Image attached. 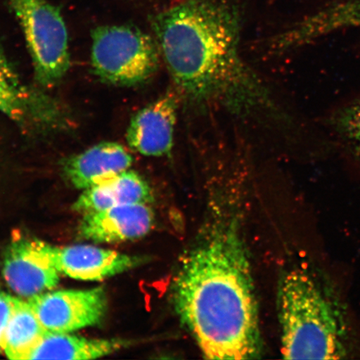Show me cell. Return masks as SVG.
Masks as SVG:
<instances>
[{
  "label": "cell",
  "mask_w": 360,
  "mask_h": 360,
  "mask_svg": "<svg viewBox=\"0 0 360 360\" xmlns=\"http://www.w3.org/2000/svg\"><path fill=\"white\" fill-rule=\"evenodd\" d=\"M152 29L175 91L196 107L233 115H280L272 94L240 53L241 15L228 0H184L158 13Z\"/></svg>",
  "instance_id": "6da1fadb"
},
{
  "label": "cell",
  "mask_w": 360,
  "mask_h": 360,
  "mask_svg": "<svg viewBox=\"0 0 360 360\" xmlns=\"http://www.w3.org/2000/svg\"><path fill=\"white\" fill-rule=\"evenodd\" d=\"M172 296L175 312L205 359L259 358L258 303L249 255L236 222L210 229L184 255Z\"/></svg>",
  "instance_id": "7a4b0ae2"
},
{
  "label": "cell",
  "mask_w": 360,
  "mask_h": 360,
  "mask_svg": "<svg viewBox=\"0 0 360 360\" xmlns=\"http://www.w3.org/2000/svg\"><path fill=\"white\" fill-rule=\"evenodd\" d=\"M277 306L283 358H345L346 331L339 307L307 270L295 267L282 274Z\"/></svg>",
  "instance_id": "3957f363"
},
{
  "label": "cell",
  "mask_w": 360,
  "mask_h": 360,
  "mask_svg": "<svg viewBox=\"0 0 360 360\" xmlns=\"http://www.w3.org/2000/svg\"><path fill=\"white\" fill-rule=\"evenodd\" d=\"M160 52L155 39L128 25L98 27L92 33L91 66L105 83L134 86L155 75Z\"/></svg>",
  "instance_id": "277c9868"
},
{
  "label": "cell",
  "mask_w": 360,
  "mask_h": 360,
  "mask_svg": "<svg viewBox=\"0 0 360 360\" xmlns=\"http://www.w3.org/2000/svg\"><path fill=\"white\" fill-rule=\"evenodd\" d=\"M33 62L34 77L53 86L70 67L69 35L60 10L48 0H8Z\"/></svg>",
  "instance_id": "5b68a950"
},
{
  "label": "cell",
  "mask_w": 360,
  "mask_h": 360,
  "mask_svg": "<svg viewBox=\"0 0 360 360\" xmlns=\"http://www.w3.org/2000/svg\"><path fill=\"white\" fill-rule=\"evenodd\" d=\"M28 302L48 331L71 333L98 325L105 318L108 300L103 288L44 292Z\"/></svg>",
  "instance_id": "8992f818"
},
{
  "label": "cell",
  "mask_w": 360,
  "mask_h": 360,
  "mask_svg": "<svg viewBox=\"0 0 360 360\" xmlns=\"http://www.w3.org/2000/svg\"><path fill=\"white\" fill-rule=\"evenodd\" d=\"M44 254L58 272L84 281H101L117 276L147 260L141 256L120 253L93 245L53 246L40 241Z\"/></svg>",
  "instance_id": "52a82bcc"
},
{
  "label": "cell",
  "mask_w": 360,
  "mask_h": 360,
  "mask_svg": "<svg viewBox=\"0 0 360 360\" xmlns=\"http://www.w3.org/2000/svg\"><path fill=\"white\" fill-rule=\"evenodd\" d=\"M179 98L176 91L166 93L132 117L126 133L131 150L148 157L171 155Z\"/></svg>",
  "instance_id": "ba28073f"
},
{
  "label": "cell",
  "mask_w": 360,
  "mask_h": 360,
  "mask_svg": "<svg viewBox=\"0 0 360 360\" xmlns=\"http://www.w3.org/2000/svg\"><path fill=\"white\" fill-rule=\"evenodd\" d=\"M60 274L44 254L40 240L20 238L7 247L3 276L16 294L30 299L51 290L60 282Z\"/></svg>",
  "instance_id": "9c48e42d"
},
{
  "label": "cell",
  "mask_w": 360,
  "mask_h": 360,
  "mask_svg": "<svg viewBox=\"0 0 360 360\" xmlns=\"http://www.w3.org/2000/svg\"><path fill=\"white\" fill-rule=\"evenodd\" d=\"M0 112L21 125L52 124L60 117L55 102L26 85L1 49Z\"/></svg>",
  "instance_id": "30bf717a"
},
{
  "label": "cell",
  "mask_w": 360,
  "mask_h": 360,
  "mask_svg": "<svg viewBox=\"0 0 360 360\" xmlns=\"http://www.w3.org/2000/svg\"><path fill=\"white\" fill-rule=\"evenodd\" d=\"M154 216L146 204L116 205L84 214L79 236L98 244L136 240L151 231Z\"/></svg>",
  "instance_id": "8fae6325"
},
{
  "label": "cell",
  "mask_w": 360,
  "mask_h": 360,
  "mask_svg": "<svg viewBox=\"0 0 360 360\" xmlns=\"http://www.w3.org/2000/svg\"><path fill=\"white\" fill-rule=\"evenodd\" d=\"M350 28H360V0H338L276 36L271 47L278 51H290Z\"/></svg>",
  "instance_id": "7c38bea8"
},
{
  "label": "cell",
  "mask_w": 360,
  "mask_h": 360,
  "mask_svg": "<svg viewBox=\"0 0 360 360\" xmlns=\"http://www.w3.org/2000/svg\"><path fill=\"white\" fill-rule=\"evenodd\" d=\"M132 164L133 157L123 146L103 142L68 158L62 172L72 186L84 191L128 170Z\"/></svg>",
  "instance_id": "4fadbf2b"
},
{
  "label": "cell",
  "mask_w": 360,
  "mask_h": 360,
  "mask_svg": "<svg viewBox=\"0 0 360 360\" xmlns=\"http://www.w3.org/2000/svg\"><path fill=\"white\" fill-rule=\"evenodd\" d=\"M152 200V191L146 180L128 169L84 190L75 202L73 210L86 214L116 205H148Z\"/></svg>",
  "instance_id": "5bb4252c"
},
{
  "label": "cell",
  "mask_w": 360,
  "mask_h": 360,
  "mask_svg": "<svg viewBox=\"0 0 360 360\" xmlns=\"http://www.w3.org/2000/svg\"><path fill=\"white\" fill-rule=\"evenodd\" d=\"M122 346L120 340H92L69 333L47 331L29 359H94L114 353Z\"/></svg>",
  "instance_id": "9a60e30c"
},
{
  "label": "cell",
  "mask_w": 360,
  "mask_h": 360,
  "mask_svg": "<svg viewBox=\"0 0 360 360\" xmlns=\"http://www.w3.org/2000/svg\"><path fill=\"white\" fill-rule=\"evenodd\" d=\"M47 331L28 301L16 298L4 334L3 352L10 359H29Z\"/></svg>",
  "instance_id": "2e32d148"
},
{
  "label": "cell",
  "mask_w": 360,
  "mask_h": 360,
  "mask_svg": "<svg viewBox=\"0 0 360 360\" xmlns=\"http://www.w3.org/2000/svg\"><path fill=\"white\" fill-rule=\"evenodd\" d=\"M328 124L345 150L360 165V96L335 110Z\"/></svg>",
  "instance_id": "e0dca14e"
},
{
  "label": "cell",
  "mask_w": 360,
  "mask_h": 360,
  "mask_svg": "<svg viewBox=\"0 0 360 360\" xmlns=\"http://www.w3.org/2000/svg\"><path fill=\"white\" fill-rule=\"evenodd\" d=\"M15 299L0 290V353L3 352L4 334L15 309Z\"/></svg>",
  "instance_id": "ac0fdd59"
}]
</instances>
